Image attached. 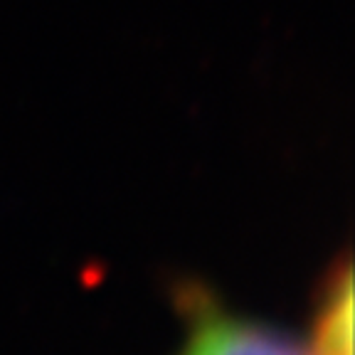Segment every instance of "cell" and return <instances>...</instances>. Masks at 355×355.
<instances>
[{
  "mask_svg": "<svg viewBox=\"0 0 355 355\" xmlns=\"http://www.w3.org/2000/svg\"><path fill=\"white\" fill-rule=\"evenodd\" d=\"M309 355H353V277L348 264L336 269L318 301Z\"/></svg>",
  "mask_w": 355,
  "mask_h": 355,
  "instance_id": "cell-2",
  "label": "cell"
},
{
  "mask_svg": "<svg viewBox=\"0 0 355 355\" xmlns=\"http://www.w3.org/2000/svg\"><path fill=\"white\" fill-rule=\"evenodd\" d=\"M193 326L178 355H309L277 328L193 299Z\"/></svg>",
  "mask_w": 355,
  "mask_h": 355,
  "instance_id": "cell-1",
  "label": "cell"
}]
</instances>
